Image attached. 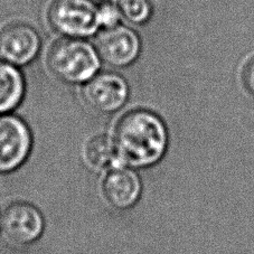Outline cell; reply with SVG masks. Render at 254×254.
Returning a JSON list of instances; mask_svg holds the SVG:
<instances>
[{
	"instance_id": "6da1fadb",
	"label": "cell",
	"mask_w": 254,
	"mask_h": 254,
	"mask_svg": "<svg viewBox=\"0 0 254 254\" xmlns=\"http://www.w3.org/2000/svg\"><path fill=\"white\" fill-rule=\"evenodd\" d=\"M113 140L122 167L141 168L156 164L163 157L168 137L158 116L147 110H135L118 122Z\"/></svg>"
},
{
	"instance_id": "7a4b0ae2",
	"label": "cell",
	"mask_w": 254,
	"mask_h": 254,
	"mask_svg": "<svg viewBox=\"0 0 254 254\" xmlns=\"http://www.w3.org/2000/svg\"><path fill=\"white\" fill-rule=\"evenodd\" d=\"M47 65L61 81L80 84L95 76L100 68L99 53L80 38H62L47 52Z\"/></svg>"
},
{
	"instance_id": "3957f363",
	"label": "cell",
	"mask_w": 254,
	"mask_h": 254,
	"mask_svg": "<svg viewBox=\"0 0 254 254\" xmlns=\"http://www.w3.org/2000/svg\"><path fill=\"white\" fill-rule=\"evenodd\" d=\"M48 20L56 32L72 38L92 36L100 28L98 7L91 0H53Z\"/></svg>"
},
{
	"instance_id": "277c9868",
	"label": "cell",
	"mask_w": 254,
	"mask_h": 254,
	"mask_svg": "<svg viewBox=\"0 0 254 254\" xmlns=\"http://www.w3.org/2000/svg\"><path fill=\"white\" fill-rule=\"evenodd\" d=\"M44 220L38 209L24 201L12 203L0 215V234L7 243L24 247L39 239Z\"/></svg>"
},
{
	"instance_id": "5b68a950",
	"label": "cell",
	"mask_w": 254,
	"mask_h": 254,
	"mask_svg": "<svg viewBox=\"0 0 254 254\" xmlns=\"http://www.w3.org/2000/svg\"><path fill=\"white\" fill-rule=\"evenodd\" d=\"M32 149V134L15 116H0V174L14 172L25 163Z\"/></svg>"
},
{
	"instance_id": "8992f818",
	"label": "cell",
	"mask_w": 254,
	"mask_h": 254,
	"mask_svg": "<svg viewBox=\"0 0 254 254\" xmlns=\"http://www.w3.org/2000/svg\"><path fill=\"white\" fill-rule=\"evenodd\" d=\"M129 89L125 78L115 73H102L85 83L82 98L92 111L110 115L125 106Z\"/></svg>"
},
{
	"instance_id": "52a82bcc",
	"label": "cell",
	"mask_w": 254,
	"mask_h": 254,
	"mask_svg": "<svg viewBox=\"0 0 254 254\" xmlns=\"http://www.w3.org/2000/svg\"><path fill=\"white\" fill-rule=\"evenodd\" d=\"M41 41L36 30L24 23H11L0 29V59L12 65H24L35 59Z\"/></svg>"
},
{
	"instance_id": "ba28073f",
	"label": "cell",
	"mask_w": 254,
	"mask_h": 254,
	"mask_svg": "<svg viewBox=\"0 0 254 254\" xmlns=\"http://www.w3.org/2000/svg\"><path fill=\"white\" fill-rule=\"evenodd\" d=\"M98 53L108 64L127 66L138 58L140 41L132 29L118 25L106 29L96 42Z\"/></svg>"
},
{
	"instance_id": "9c48e42d",
	"label": "cell",
	"mask_w": 254,
	"mask_h": 254,
	"mask_svg": "<svg viewBox=\"0 0 254 254\" xmlns=\"http://www.w3.org/2000/svg\"><path fill=\"white\" fill-rule=\"evenodd\" d=\"M104 200L111 207L124 211L137 203L141 192V183L129 167H117L107 172L101 184Z\"/></svg>"
},
{
	"instance_id": "30bf717a",
	"label": "cell",
	"mask_w": 254,
	"mask_h": 254,
	"mask_svg": "<svg viewBox=\"0 0 254 254\" xmlns=\"http://www.w3.org/2000/svg\"><path fill=\"white\" fill-rule=\"evenodd\" d=\"M85 163L98 172H109L122 167L115 140L107 134H98L87 140L84 147Z\"/></svg>"
},
{
	"instance_id": "8fae6325",
	"label": "cell",
	"mask_w": 254,
	"mask_h": 254,
	"mask_svg": "<svg viewBox=\"0 0 254 254\" xmlns=\"http://www.w3.org/2000/svg\"><path fill=\"white\" fill-rule=\"evenodd\" d=\"M25 82L21 73L10 63L0 61V116L14 110L23 100Z\"/></svg>"
},
{
	"instance_id": "7c38bea8",
	"label": "cell",
	"mask_w": 254,
	"mask_h": 254,
	"mask_svg": "<svg viewBox=\"0 0 254 254\" xmlns=\"http://www.w3.org/2000/svg\"><path fill=\"white\" fill-rule=\"evenodd\" d=\"M116 6L121 16L133 24L144 23L151 14L149 0H116Z\"/></svg>"
},
{
	"instance_id": "4fadbf2b",
	"label": "cell",
	"mask_w": 254,
	"mask_h": 254,
	"mask_svg": "<svg viewBox=\"0 0 254 254\" xmlns=\"http://www.w3.org/2000/svg\"><path fill=\"white\" fill-rule=\"evenodd\" d=\"M121 14L116 5L106 3L98 8V21L100 27L110 29L119 25Z\"/></svg>"
},
{
	"instance_id": "5bb4252c",
	"label": "cell",
	"mask_w": 254,
	"mask_h": 254,
	"mask_svg": "<svg viewBox=\"0 0 254 254\" xmlns=\"http://www.w3.org/2000/svg\"><path fill=\"white\" fill-rule=\"evenodd\" d=\"M243 77L245 85L254 94V59L245 67Z\"/></svg>"
}]
</instances>
